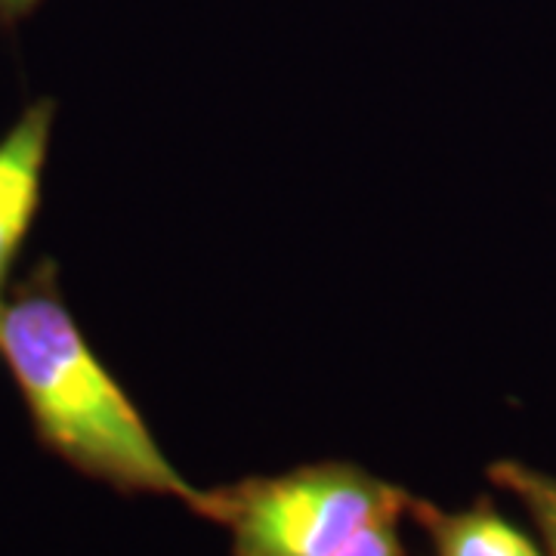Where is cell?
Masks as SVG:
<instances>
[{"mask_svg":"<svg viewBox=\"0 0 556 556\" xmlns=\"http://www.w3.org/2000/svg\"><path fill=\"white\" fill-rule=\"evenodd\" d=\"M0 358L53 455L124 495L177 497L195 507L201 489L161 452L137 405L90 350L62 303L50 263L3 303Z\"/></svg>","mask_w":556,"mask_h":556,"instance_id":"6da1fadb","label":"cell"},{"mask_svg":"<svg viewBox=\"0 0 556 556\" xmlns=\"http://www.w3.org/2000/svg\"><path fill=\"white\" fill-rule=\"evenodd\" d=\"M408 492L350 460L201 489L192 514L223 526L232 556H334L368 522L408 510Z\"/></svg>","mask_w":556,"mask_h":556,"instance_id":"7a4b0ae2","label":"cell"},{"mask_svg":"<svg viewBox=\"0 0 556 556\" xmlns=\"http://www.w3.org/2000/svg\"><path fill=\"white\" fill-rule=\"evenodd\" d=\"M53 130V102H35L25 109L10 134L0 139V313H3V285L10 266L20 254L28 226L40 201V177Z\"/></svg>","mask_w":556,"mask_h":556,"instance_id":"3957f363","label":"cell"},{"mask_svg":"<svg viewBox=\"0 0 556 556\" xmlns=\"http://www.w3.org/2000/svg\"><path fill=\"white\" fill-rule=\"evenodd\" d=\"M405 514L427 532L437 556H547L489 497L464 510H442L412 495Z\"/></svg>","mask_w":556,"mask_h":556,"instance_id":"277c9868","label":"cell"},{"mask_svg":"<svg viewBox=\"0 0 556 556\" xmlns=\"http://www.w3.org/2000/svg\"><path fill=\"white\" fill-rule=\"evenodd\" d=\"M489 479L526 507L541 532L547 556H556V477L522 460H495L489 467Z\"/></svg>","mask_w":556,"mask_h":556,"instance_id":"5b68a950","label":"cell"},{"mask_svg":"<svg viewBox=\"0 0 556 556\" xmlns=\"http://www.w3.org/2000/svg\"><path fill=\"white\" fill-rule=\"evenodd\" d=\"M399 519L402 514H390V517L368 522L334 556H408L402 535H399Z\"/></svg>","mask_w":556,"mask_h":556,"instance_id":"8992f818","label":"cell"},{"mask_svg":"<svg viewBox=\"0 0 556 556\" xmlns=\"http://www.w3.org/2000/svg\"><path fill=\"white\" fill-rule=\"evenodd\" d=\"M40 0H0V20L3 22H20L25 20Z\"/></svg>","mask_w":556,"mask_h":556,"instance_id":"52a82bcc","label":"cell"}]
</instances>
